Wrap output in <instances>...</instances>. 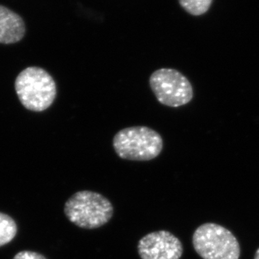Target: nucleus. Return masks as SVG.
<instances>
[{"label":"nucleus","mask_w":259,"mask_h":259,"mask_svg":"<svg viewBox=\"0 0 259 259\" xmlns=\"http://www.w3.org/2000/svg\"><path fill=\"white\" fill-rule=\"evenodd\" d=\"M17 233L15 221L7 214L0 213V247L11 242Z\"/></svg>","instance_id":"8"},{"label":"nucleus","mask_w":259,"mask_h":259,"mask_svg":"<svg viewBox=\"0 0 259 259\" xmlns=\"http://www.w3.org/2000/svg\"><path fill=\"white\" fill-rule=\"evenodd\" d=\"M254 259H259V248L256 251L255 253Z\"/></svg>","instance_id":"11"},{"label":"nucleus","mask_w":259,"mask_h":259,"mask_svg":"<svg viewBox=\"0 0 259 259\" xmlns=\"http://www.w3.org/2000/svg\"><path fill=\"white\" fill-rule=\"evenodd\" d=\"M14 259H47V257L38 252L31 251H22L15 255Z\"/></svg>","instance_id":"10"},{"label":"nucleus","mask_w":259,"mask_h":259,"mask_svg":"<svg viewBox=\"0 0 259 259\" xmlns=\"http://www.w3.org/2000/svg\"><path fill=\"white\" fill-rule=\"evenodd\" d=\"M194 250L203 259H239L241 247L237 237L226 227L204 223L193 234Z\"/></svg>","instance_id":"4"},{"label":"nucleus","mask_w":259,"mask_h":259,"mask_svg":"<svg viewBox=\"0 0 259 259\" xmlns=\"http://www.w3.org/2000/svg\"><path fill=\"white\" fill-rule=\"evenodd\" d=\"M149 84L160 104L168 107L186 105L193 100L192 84L185 75L172 68H160L150 76Z\"/></svg>","instance_id":"5"},{"label":"nucleus","mask_w":259,"mask_h":259,"mask_svg":"<svg viewBox=\"0 0 259 259\" xmlns=\"http://www.w3.org/2000/svg\"><path fill=\"white\" fill-rule=\"evenodd\" d=\"M113 147L121 159L150 161L159 156L163 148L161 135L147 126L120 130L113 139Z\"/></svg>","instance_id":"2"},{"label":"nucleus","mask_w":259,"mask_h":259,"mask_svg":"<svg viewBox=\"0 0 259 259\" xmlns=\"http://www.w3.org/2000/svg\"><path fill=\"white\" fill-rule=\"evenodd\" d=\"M137 251L142 259H180L182 242L167 231L151 232L140 239Z\"/></svg>","instance_id":"6"},{"label":"nucleus","mask_w":259,"mask_h":259,"mask_svg":"<svg viewBox=\"0 0 259 259\" xmlns=\"http://www.w3.org/2000/svg\"><path fill=\"white\" fill-rule=\"evenodd\" d=\"M15 90L20 102L27 110L44 111L55 100L57 84L46 70L30 67L23 70L15 80Z\"/></svg>","instance_id":"3"},{"label":"nucleus","mask_w":259,"mask_h":259,"mask_svg":"<svg viewBox=\"0 0 259 259\" xmlns=\"http://www.w3.org/2000/svg\"><path fill=\"white\" fill-rule=\"evenodd\" d=\"M213 0H179L181 7L194 16L204 15L209 10Z\"/></svg>","instance_id":"9"},{"label":"nucleus","mask_w":259,"mask_h":259,"mask_svg":"<svg viewBox=\"0 0 259 259\" xmlns=\"http://www.w3.org/2000/svg\"><path fill=\"white\" fill-rule=\"evenodd\" d=\"M25 33L22 18L10 9L0 5V43L13 44L20 41Z\"/></svg>","instance_id":"7"},{"label":"nucleus","mask_w":259,"mask_h":259,"mask_svg":"<svg viewBox=\"0 0 259 259\" xmlns=\"http://www.w3.org/2000/svg\"><path fill=\"white\" fill-rule=\"evenodd\" d=\"M64 213L70 222L80 228L97 229L110 222L114 214V207L100 193L82 190L67 199Z\"/></svg>","instance_id":"1"}]
</instances>
